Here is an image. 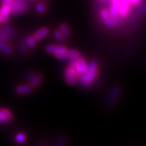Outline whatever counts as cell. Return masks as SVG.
<instances>
[{
	"label": "cell",
	"mask_w": 146,
	"mask_h": 146,
	"mask_svg": "<svg viewBox=\"0 0 146 146\" xmlns=\"http://www.w3.org/2000/svg\"><path fill=\"white\" fill-rule=\"evenodd\" d=\"M12 118V114L7 109H0V123L8 122Z\"/></svg>",
	"instance_id": "30bf717a"
},
{
	"label": "cell",
	"mask_w": 146,
	"mask_h": 146,
	"mask_svg": "<svg viewBox=\"0 0 146 146\" xmlns=\"http://www.w3.org/2000/svg\"><path fill=\"white\" fill-rule=\"evenodd\" d=\"M33 91V87L31 85H19L16 88V93L18 95L30 94Z\"/></svg>",
	"instance_id": "9c48e42d"
},
{
	"label": "cell",
	"mask_w": 146,
	"mask_h": 146,
	"mask_svg": "<svg viewBox=\"0 0 146 146\" xmlns=\"http://www.w3.org/2000/svg\"><path fill=\"white\" fill-rule=\"evenodd\" d=\"M0 39L5 42H8L10 41V36L6 34L3 29L0 28Z\"/></svg>",
	"instance_id": "7402d4cb"
},
{
	"label": "cell",
	"mask_w": 146,
	"mask_h": 146,
	"mask_svg": "<svg viewBox=\"0 0 146 146\" xmlns=\"http://www.w3.org/2000/svg\"><path fill=\"white\" fill-rule=\"evenodd\" d=\"M49 33H50V31L47 27H42L38 31H36L34 36L37 41H40V40L43 39L44 38L46 37Z\"/></svg>",
	"instance_id": "8fae6325"
},
{
	"label": "cell",
	"mask_w": 146,
	"mask_h": 146,
	"mask_svg": "<svg viewBox=\"0 0 146 146\" xmlns=\"http://www.w3.org/2000/svg\"><path fill=\"white\" fill-rule=\"evenodd\" d=\"M12 14L14 16H19L26 13L29 4L26 0H14L12 5Z\"/></svg>",
	"instance_id": "3957f363"
},
{
	"label": "cell",
	"mask_w": 146,
	"mask_h": 146,
	"mask_svg": "<svg viewBox=\"0 0 146 146\" xmlns=\"http://www.w3.org/2000/svg\"><path fill=\"white\" fill-rule=\"evenodd\" d=\"M15 139H16V141L18 143H21V144L24 143L27 141V136L25 133H20L16 135Z\"/></svg>",
	"instance_id": "44dd1931"
},
{
	"label": "cell",
	"mask_w": 146,
	"mask_h": 146,
	"mask_svg": "<svg viewBox=\"0 0 146 146\" xmlns=\"http://www.w3.org/2000/svg\"><path fill=\"white\" fill-rule=\"evenodd\" d=\"M36 11L39 14H43L47 11V5L45 3L40 2L36 5Z\"/></svg>",
	"instance_id": "ffe728a7"
},
{
	"label": "cell",
	"mask_w": 146,
	"mask_h": 146,
	"mask_svg": "<svg viewBox=\"0 0 146 146\" xmlns=\"http://www.w3.org/2000/svg\"><path fill=\"white\" fill-rule=\"evenodd\" d=\"M56 58L59 60H75L81 57V54L78 51L71 50H67L61 54L56 55Z\"/></svg>",
	"instance_id": "277c9868"
},
{
	"label": "cell",
	"mask_w": 146,
	"mask_h": 146,
	"mask_svg": "<svg viewBox=\"0 0 146 146\" xmlns=\"http://www.w3.org/2000/svg\"><path fill=\"white\" fill-rule=\"evenodd\" d=\"M25 40L29 48H35L37 44L36 43L37 40L35 37V36H28L25 38Z\"/></svg>",
	"instance_id": "9a60e30c"
},
{
	"label": "cell",
	"mask_w": 146,
	"mask_h": 146,
	"mask_svg": "<svg viewBox=\"0 0 146 146\" xmlns=\"http://www.w3.org/2000/svg\"><path fill=\"white\" fill-rule=\"evenodd\" d=\"M0 51H1L5 54L9 55L12 53V49L7 44L6 42L0 39Z\"/></svg>",
	"instance_id": "5bb4252c"
},
{
	"label": "cell",
	"mask_w": 146,
	"mask_h": 146,
	"mask_svg": "<svg viewBox=\"0 0 146 146\" xmlns=\"http://www.w3.org/2000/svg\"><path fill=\"white\" fill-rule=\"evenodd\" d=\"M0 13L3 16H9L12 14V7L11 5H1L0 8Z\"/></svg>",
	"instance_id": "e0dca14e"
},
{
	"label": "cell",
	"mask_w": 146,
	"mask_h": 146,
	"mask_svg": "<svg viewBox=\"0 0 146 146\" xmlns=\"http://www.w3.org/2000/svg\"><path fill=\"white\" fill-rule=\"evenodd\" d=\"M54 35L55 36V38L60 42H62L63 43V42H64L66 41V37L64 35L63 33L61 32V31H60V29L55 31L54 33Z\"/></svg>",
	"instance_id": "d6986e66"
},
{
	"label": "cell",
	"mask_w": 146,
	"mask_h": 146,
	"mask_svg": "<svg viewBox=\"0 0 146 146\" xmlns=\"http://www.w3.org/2000/svg\"><path fill=\"white\" fill-rule=\"evenodd\" d=\"M29 81H30V85L33 87H36L39 85L43 81V76L41 74H35L34 73V74Z\"/></svg>",
	"instance_id": "7c38bea8"
},
{
	"label": "cell",
	"mask_w": 146,
	"mask_h": 146,
	"mask_svg": "<svg viewBox=\"0 0 146 146\" xmlns=\"http://www.w3.org/2000/svg\"><path fill=\"white\" fill-rule=\"evenodd\" d=\"M100 14H101L102 21H103L104 24L106 26L109 27V28H112V27H114V23H113L112 18L111 17L110 14L109 10H108L106 8L103 9L100 12Z\"/></svg>",
	"instance_id": "8992f818"
},
{
	"label": "cell",
	"mask_w": 146,
	"mask_h": 146,
	"mask_svg": "<svg viewBox=\"0 0 146 146\" xmlns=\"http://www.w3.org/2000/svg\"><path fill=\"white\" fill-rule=\"evenodd\" d=\"M28 48H29V47H28V45H27L25 40L24 39L23 43H21V47H20V50H21V52L23 53V54H25V53H26L27 52Z\"/></svg>",
	"instance_id": "603a6c76"
},
{
	"label": "cell",
	"mask_w": 146,
	"mask_h": 146,
	"mask_svg": "<svg viewBox=\"0 0 146 146\" xmlns=\"http://www.w3.org/2000/svg\"><path fill=\"white\" fill-rule=\"evenodd\" d=\"M69 66L72 69V70L75 73L76 78L78 80V78L87 72L88 64H87L86 60L85 58L81 57L77 60H72L70 62Z\"/></svg>",
	"instance_id": "7a4b0ae2"
},
{
	"label": "cell",
	"mask_w": 146,
	"mask_h": 146,
	"mask_svg": "<svg viewBox=\"0 0 146 146\" xmlns=\"http://www.w3.org/2000/svg\"><path fill=\"white\" fill-rule=\"evenodd\" d=\"M121 90L119 86H115L111 91L110 94L108 99L107 103L109 106H112L114 104L115 101L119 97Z\"/></svg>",
	"instance_id": "ba28073f"
},
{
	"label": "cell",
	"mask_w": 146,
	"mask_h": 146,
	"mask_svg": "<svg viewBox=\"0 0 146 146\" xmlns=\"http://www.w3.org/2000/svg\"><path fill=\"white\" fill-rule=\"evenodd\" d=\"M110 14L112 18L118 17L120 16V8L119 4L116 3H111L110 6Z\"/></svg>",
	"instance_id": "4fadbf2b"
},
{
	"label": "cell",
	"mask_w": 146,
	"mask_h": 146,
	"mask_svg": "<svg viewBox=\"0 0 146 146\" xmlns=\"http://www.w3.org/2000/svg\"><path fill=\"white\" fill-rule=\"evenodd\" d=\"M0 23H2V16L1 13H0Z\"/></svg>",
	"instance_id": "d4e9b609"
},
{
	"label": "cell",
	"mask_w": 146,
	"mask_h": 146,
	"mask_svg": "<svg viewBox=\"0 0 146 146\" xmlns=\"http://www.w3.org/2000/svg\"><path fill=\"white\" fill-rule=\"evenodd\" d=\"M4 31L6 33V34L10 36L11 38H14L16 37V33L15 30L13 28H12L10 26H8V25H6V26L3 27V28Z\"/></svg>",
	"instance_id": "ac0fdd59"
},
{
	"label": "cell",
	"mask_w": 146,
	"mask_h": 146,
	"mask_svg": "<svg viewBox=\"0 0 146 146\" xmlns=\"http://www.w3.org/2000/svg\"><path fill=\"white\" fill-rule=\"evenodd\" d=\"M59 29L61 31V32L64 35L66 39H68V38L70 37V29H69V27L68 25H66V23H62L61 25H60Z\"/></svg>",
	"instance_id": "2e32d148"
},
{
	"label": "cell",
	"mask_w": 146,
	"mask_h": 146,
	"mask_svg": "<svg viewBox=\"0 0 146 146\" xmlns=\"http://www.w3.org/2000/svg\"><path fill=\"white\" fill-rule=\"evenodd\" d=\"M14 0H1V5H12Z\"/></svg>",
	"instance_id": "cb8c5ba5"
},
{
	"label": "cell",
	"mask_w": 146,
	"mask_h": 146,
	"mask_svg": "<svg viewBox=\"0 0 146 146\" xmlns=\"http://www.w3.org/2000/svg\"><path fill=\"white\" fill-rule=\"evenodd\" d=\"M102 1H104V0H102Z\"/></svg>",
	"instance_id": "484cf974"
},
{
	"label": "cell",
	"mask_w": 146,
	"mask_h": 146,
	"mask_svg": "<svg viewBox=\"0 0 146 146\" xmlns=\"http://www.w3.org/2000/svg\"><path fill=\"white\" fill-rule=\"evenodd\" d=\"M45 50L48 54L56 55L61 54L67 51V47L62 45H48L45 47Z\"/></svg>",
	"instance_id": "5b68a950"
},
{
	"label": "cell",
	"mask_w": 146,
	"mask_h": 146,
	"mask_svg": "<svg viewBox=\"0 0 146 146\" xmlns=\"http://www.w3.org/2000/svg\"><path fill=\"white\" fill-rule=\"evenodd\" d=\"M64 76L66 82L68 85H72L75 84L77 78H76L75 73L74 72V71L72 70V69L69 66L66 68L64 72Z\"/></svg>",
	"instance_id": "52a82bcc"
},
{
	"label": "cell",
	"mask_w": 146,
	"mask_h": 146,
	"mask_svg": "<svg viewBox=\"0 0 146 146\" xmlns=\"http://www.w3.org/2000/svg\"><path fill=\"white\" fill-rule=\"evenodd\" d=\"M99 73L98 64L96 61H91L88 63L87 70L78 78L81 85L83 87H89L96 81Z\"/></svg>",
	"instance_id": "6da1fadb"
}]
</instances>
